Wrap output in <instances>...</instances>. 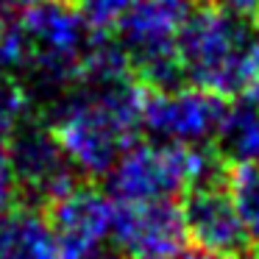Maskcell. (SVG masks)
<instances>
[{"label": "cell", "mask_w": 259, "mask_h": 259, "mask_svg": "<svg viewBox=\"0 0 259 259\" xmlns=\"http://www.w3.org/2000/svg\"><path fill=\"white\" fill-rule=\"evenodd\" d=\"M226 181L242 214V223L253 240V248L259 251V162L226 167Z\"/></svg>", "instance_id": "obj_13"}, {"label": "cell", "mask_w": 259, "mask_h": 259, "mask_svg": "<svg viewBox=\"0 0 259 259\" xmlns=\"http://www.w3.org/2000/svg\"><path fill=\"white\" fill-rule=\"evenodd\" d=\"M170 259H214V256H206V253L192 251V253H179V256H170Z\"/></svg>", "instance_id": "obj_18"}, {"label": "cell", "mask_w": 259, "mask_h": 259, "mask_svg": "<svg viewBox=\"0 0 259 259\" xmlns=\"http://www.w3.org/2000/svg\"><path fill=\"white\" fill-rule=\"evenodd\" d=\"M226 167L201 148L176 142H134L109 170V195L114 203L173 201L209 173Z\"/></svg>", "instance_id": "obj_3"}, {"label": "cell", "mask_w": 259, "mask_h": 259, "mask_svg": "<svg viewBox=\"0 0 259 259\" xmlns=\"http://www.w3.org/2000/svg\"><path fill=\"white\" fill-rule=\"evenodd\" d=\"M114 201L98 192L95 187H73L67 195L53 201L45 209L51 229L62 245L64 259H75L81 253L101 248L103 237L112 231Z\"/></svg>", "instance_id": "obj_10"}, {"label": "cell", "mask_w": 259, "mask_h": 259, "mask_svg": "<svg viewBox=\"0 0 259 259\" xmlns=\"http://www.w3.org/2000/svg\"><path fill=\"white\" fill-rule=\"evenodd\" d=\"M36 0H0V17H23Z\"/></svg>", "instance_id": "obj_16"}, {"label": "cell", "mask_w": 259, "mask_h": 259, "mask_svg": "<svg viewBox=\"0 0 259 259\" xmlns=\"http://www.w3.org/2000/svg\"><path fill=\"white\" fill-rule=\"evenodd\" d=\"M184 226L187 240L198 253L214 259H248L253 256V240L226 181V167L209 173L184 192Z\"/></svg>", "instance_id": "obj_6"}, {"label": "cell", "mask_w": 259, "mask_h": 259, "mask_svg": "<svg viewBox=\"0 0 259 259\" xmlns=\"http://www.w3.org/2000/svg\"><path fill=\"white\" fill-rule=\"evenodd\" d=\"M75 259H120L114 251H103V248H92V251H87V253H81V256H75Z\"/></svg>", "instance_id": "obj_17"}, {"label": "cell", "mask_w": 259, "mask_h": 259, "mask_svg": "<svg viewBox=\"0 0 259 259\" xmlns=\"http://www.w3.org/2000/svg\"><path fill=\"white\" fill-rule=\"evenodd\" d=\"M0 259H64L45 209L20 203L0 214Z\"/></svg>", "instance_id": "obj_11"}, {"label": "cell", "mask_w": 259, "mask_h": 259, "mask_svg": "<svg viewBox=\"0 0 259 259\" xmlns=\"http://www.w3.org/2000/svg\"><path fill=\"white\" fill-rule=\"evenodd\" d=\"M142 84L137 78L92 84L70 95L53 117V134L75 170L90 179L109 176L140 131Z\"/></svg>", "instance_id": "obj_1"}, {"label": "cell", "mask_w": 259, "mask_h": 259, "mask_svg": "<svg viewBox=\"0 0 259 259\" xmlns=\"http://www.w3.org/2000/svg\"><path fill=\"white\" fill-rule=\"evenodd\" d=\"M192 9V0H140L117 20L114 39L128 56L131 75L145 90L187 84L179 62V36Z\"/></svg>", "instance_id": "obj_4"}, {"label": "cell", "mask_w": 259, "mask_h": 259, "mask_svg": "<svg viewBox=\"0 0 259 259\" xmlns=\"http://www.w3.org/2000/svg\"><path fill=\"white\" fill-rule=\"evenodd\" d=\"M226 112V98L198 87H173V90H145L142 87L140 123L159 142L192 145L214 140Z\"/></svg>", "instance_id": "obj_8"}, {"label": "cell", "mask_w": 259, "mask_h": 259, "mask_svg": "<svg viewBox=\"0 0 259 259\" xmlns=\"http://www.w3.org/2000/svg\"><path fill=\"white\" fill-rule=\"evenodd\" d=\"M28 42V67L51 87L81 84V64L92 25L67 0H36L20 17Z\"/></svg>", "instance_id": "obj_5"}, {"label": "cell", "mask_w": 259, "mask_h": 259, "mask_svg": "<svg viewBox=\"0 0 259 259\" xmlns=\"http://www.w3.org/2000/svg\"><path fill=\"white\" fill-rule=\"evenodd\" d=\"M212 142L214 156L226 167L259 162V106L245 98L226 106Z\"/></svg>", "instance_id": "obj_12"}, {"label": "cell", "mask_w": 259, "mask_h": 259, "mask_svg": "<svg viewBox=\"0 0 259 259\" xmlns=\"http://www.w3.org/2000/svg\"><path fill=\"white\" fill-rule=\"evenodd\" d=\"M212 3H218L220 9L240 14V17H248V20H253L259 14V0H212Z\"/></svg>", "instance_id": "obj_15"}, {"label": "cell", "mask_w": 259, "mask_h": 259, "mask_svg": "<svg viewBox=\"0 0 259 259\" xmlns=\"http://www.w3.org/2000/svg\"><path fill=\"white\" fill-rule=\"evenodd\" d=\"M67 3H73V0H67Z\"/></svg>", "instance_id": "obj_20"}, {"label": "cell", "mask_w": 259, "mask_h": 259, "mask_svg": "<svg viewBox=\"0 0 259 259\" xmlns=\"http://www.w3.org/2000/svg\"><path fill=\"white\" fill-rule=\"evenodd\" d=\"M109 234L128 259H170L187 251L184 214L173 201L114 203Z\"/></svg>", "instance_id": "obj_9"}, {"label": "cell", "mask_w": 259, "mask_h": 259, "mask_svg": "<svg viewBox=\"0 0 259 259\" xmlns=\"http://www.w3.org/2000/svg\"><path fill=\"white\" fill-rule=\"evenodd\" d=\"M137 3L140 0H81V14L87 17V23L92 28L103 31L109 25H117V20L128 9H134Z\"/></svg>", "instance_id": "obj_14"}, {"label": "cell", "mask_w": 259, "mask_h": 259, "mask_svg": "<svg viewBox=\"0 0 259 259\" xmlns=\"http://www.w3.org/2000/svg\"><path fill=\"white\" fill-rule=\"evenodd\" d=\"M179 62L190 87L220 98L242 95L259 75L256 23L212 0L195 6L179 36Z\"/></svg>", "instance_id": "obj_2"}, {"label": "cell", "mask_w": 259, "mask_h": 259, "mask_svg": "<svg viewBox=\"0 0 259 259\" xmlns=\"http://www.w3.org/2000/svg\"><path fill=\"white\" fill-rule=\"evenodd\" d=\"M251 259H259V251H253V256Z\"/></svg>", "instance_id": "obj_19"}, {"label": "cell", "mask_w": 259, "mask_h": 259, "mask_svg": "<svg viewBox=\"0 0 259 259\" xmlns=\"http://www.w3.org/2000/svg\"><path fill=\"white\" fill-rule=\"evenodd\" d=\"M9 162L17 195H23V203H31L36 209H48L53 201L81 184L78 170L64 153L53 128L31 120L12 131Z\"/></svg>", "instance_id": "obj_7"}]
</instances>
